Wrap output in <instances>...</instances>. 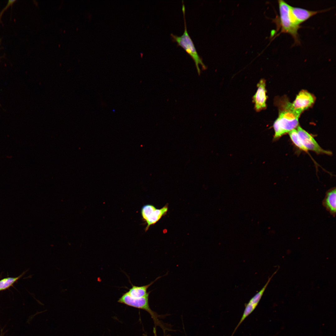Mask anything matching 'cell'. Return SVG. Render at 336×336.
<instances>
[{
  "label": "cell",
  "mask_w": 336,
  "mask_h": 336,
  "mask_svg": "<svg viewBox=\"0 0 336 336\" xmlns=\"http://www.w3.org/2000/svg\"><path fill=\"white\" fill-rule=\"evenodd\" d=\"M281 105L278 117L273 124L275 132L273 140L297 127L299 117L302 112L295 109L288 101H283Z\"/></svg>",
  "instance_id": "6da1fadb"
},
{
  "label": "cell",
  "mask_w": 336,
  "mask_h": 336,
  "mask_svg": "<svg viewBox=\"0 0 336 336\" xmlns=\"http://www.w3.org/2000/svg\"><path fill=\"white\" fill-rule=\"evenodd\" d=\"M182 2V10L183 14L184 30L183 34L181 36H178L171 34L172 40L177 43L178 45L182 47L191 56L195 63L198 73L199 75L200 74V70L199 65H201L203 70L207 68L206 66L203 63L202 58L199 56L195 48L194 43L187 31L185 18V7Z\"/></svg>",
  "instance_id": "7a4b0ae2"
},
{
  "label": "cell",
  "mask_w": 336,
  "mask_h": 336,
  "mask_svg": "<svg viewBox=\"0 0 336 336\" xmlns=\"http://www.w3.org/2000/svg\"><path fill=\"white\" fill-rule=\"evenodd\" d=\"M278 1L281 28L280 33L290 34L294 40L295 44H299L300 42L297 31L301 26L295 25L292 19L290 13L291 6L283 0Z\"/></svg>",
  "instance_id": "3957f363"
},
{
  "label": "cell",
  "mask_w": 336,
  "mask_h": 336,
  "mask_svg": "<svg viewBox=\"0 0 336 336\" xmlns=\"http://www.w3.org/2000/svg\"><path fill=\"white\" fill-rule=\"evenodd\" d=\"M151 291L147 292L144 296L138 298L131 297L126 292L123 294L118 300V302L133 307L144 310L147 312L153 320L155 325H160L158 315L152 311L149 304V296Z\"/></svg>",
  "instance_id": "277c9868"
},
{
  "label": "cell",
  "mask_w": 336,
  "mask_h": 336,
  "mask_svg": "<svg viewBox=\"0 0 336 336\" xmlns=\"http://www.w3.org/2000/svg\"><path fill=\"white\" fill-rule=\"evenodd\" d=\"M168 210V206L167 204L160 209H156L151 204H146L143 206L141 211V214L147 224L145 231H147L151 225L158 222L166 214Z\"/></svg>",
  "instance_id": "5b68a950"
},
{
  "label": "cell",
  "mask_w": 336,
  "mask_h": 336,
  "mask_svg": "<svg viewBox=\"0 0 336 336\" xmlns=\"http://www.w3.org/2000/svg\"><path fill=\"white\" fill-rule=\"evenodd\" d=\"M297 131L302 144L308 150L313 151L318 154L329 155L332 154L331 152L323 149L314 138L300 126H297Z\"/></svg>",
  "instance_id": "8992f818"
},
{
  "label": "cell",
  "mask_w": 336,
  "mask_h": 336,
  "mask_svg": "<svg viewBox=\"0 0 336 336\" xmlns=\"http://www.w3.org/2000/svg\"><path fill=\"white\" fill-rule=\"evenodd\" d=\"M328 10L313 11L299 7L290 6V13L292 19L296 25L300 26L301 23L316 14L326 11Z\"/></svg>",
  "instance_id": "52a82bcc"
},
{
  "label": "cell",
  "mask_w": 336,
  "mask_h": 336,
  "mask_svg": "<svg viewBox=\"0 0 336 336\" xmlns=\"http://www.w3.org/2000/svg\"><path fill=\"white\" fill-rule=\"evenodd\" d=\"M265 80L261 79L257 84V91L253 97V101L254 103V109L259 112L266 108V101L267 97L266 95Z\"/></svg>",
  "instance_id": "ba28073f"
},
{
  "label": "cell",
  "mask_w": 336,
  "mask_h": 336,
  "mask_svg": "<svg viewBox=\"0 0 336 336\" xmlns=\"http://www.w3.org/2000/svg\"><path fill=\"white\" fill-rule=\"evenodd\" d=\"M315 99L312 95L306 90H302L296 96L292 104L295 109L303 112L313 104Z\"/></svg>",
  "instance_id": "9c48e42d"
},
{
  "label": "cell",
  "mask_w": 336,
  "mask_h": 336,
  "mask_svg": "<svg viewBox=\"0 0 336 336\" xmlns=\"http://www.w3.org/2000/svg\"><path fill=\"white\" fill-rule=\"evenodd\" d=\"M162 277V276L158 277L154 281L145 285L138 286L132 284V287L127 292L131 297L134 298H138L144 296L147 293V289L150 286Z\"/></svg>",
  "instance_id": "30bf717a"
},
{
  "label": "cell",
  "mask_w": 336,
  "mask_h": 336,
  "mask_svg": "<svg viewBox=\"0 0 336 336\" xmlns=\"http://www.w3.org/2000/svg\"><path fill=\"white\" fill-rule=\"evenodd\" d=\"M336 195L335 188L327 193L324 201V204L326 208L333 214H335L336 212Z\"/></svg>",
  "instance_id": "8fae6325"
},
{
  "label": "cell",
  "mask_w": 336,
  "mask_h": 336,
  "mask_svg": "<svg viewBox=\"0 0 336 336\" xmlns=\"http://www.w3.org/2000/svg\"><path fill=\"white\" fill-rule=\"evenodd\" d=\"M25 272L17 277H7L0 280V291L8 289L13 286L14 284L24 275Z\"/></svg>",
  "instance_id": "7c38bea8"
},
{
  "label": "cell",
  "mask_w": 336,
  "mask_h": 336,
  "mask_svg": "<svg viewBox=\"0 0 336 336\" xmlns=\"http://www.w3.org/2000/svg\"><path fill=\"white\" fill-rule=\"evenodd\" d=\"M289 136L293 143L300 149L305 152L307 149L302 144L298 134L297 130L294 129L289 132Z\"/></svg>",
  "instance_id": "4fadbf2b"
},
{
  "label": "cell",
  "mask_w": 336,
  "mask_h": 336,
  "mask_svg": "<svg viewBox=\"0 0 336 336\" xmlns=\"http://www.w3.org/2000/svg\"><path fill=\"white\" fill-rule=\"evenodd\" d=\"M153 334H154V336H157V333H156V329L155 327H154L153 328ZM170 336L169 335H166V336Z\"/></svg>",
  "instance_id": "5bb4252c"
}]
</instances>
